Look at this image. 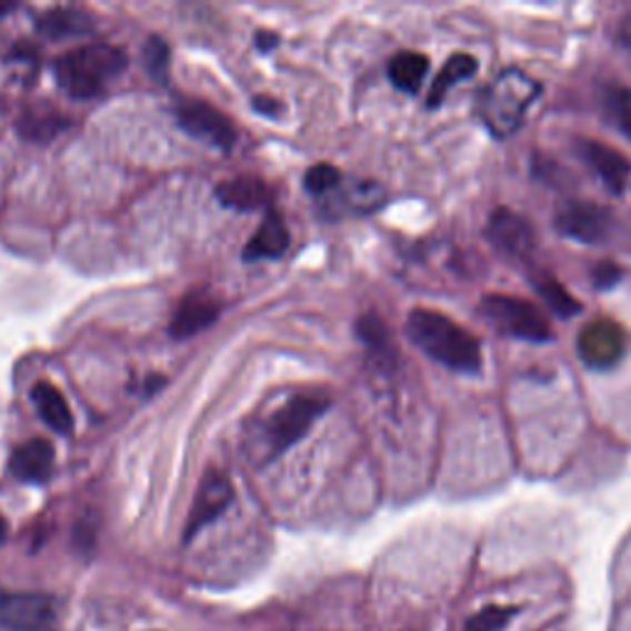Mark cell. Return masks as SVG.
I'll return each mask as SVG.
<instances>
[{"instance_id":"cell-32","label":"cell","mask_w":631,"mask_h":631,"mask_svg":"<svg viewBox=\"0 0 631 631\" xmlns=\"http://www.w3.org/2000/svg\"><path fill=\"white\" fill-rule=\"evenodd\" d=\"M3 538H6V521L0 518V540H3Z\"/></svg>"},{"instance_id":"cell-29","label":"cell","mask_w":631,"mask_h":631,"mask_svg":"<svg viewBox=\"0 0 631 631\" xmlns=\"http://www.w3.org/2000/svg\"><path fill=\"white\" fill-rule=\"evenodd\" d=\"M617 42H619V48H622L629 54V60H631V13H627L622 18V22H619Z\"/></svg>"},{"instance_id":"cell-8","label":"cell","mask_w":631,"mask_h":631,"mask_svg":"<svg viewBox=\"0 0 631 631\" xmlns=\"http://www.w3.org/2000/svg\"><path fill=\"white\" fill-rule=\"evenodd\" d=\"M54 619V600L42 592H13L0 588V629L42 631Z\"/></svg>"},{"instance_id":"cell-10","label":"cell","mask_w":631,"mask_h":631,"mask_svg":"<svg viewBox=\"0 0 631 631\" xmlns=\"http://www.w3.org/2000/svg\"><path fill=\"white\" fill-rule=\"evenodd\" d=\"M178 123L193 137L218 146L220 151H230L237 139L232 121L216 107L202 104V101H183L178 107Z\"/></svg>"},{"instance_id":"cell-21","label":"cell","mask_w":631,"mask_h":631,"mask_svg":"<svg viewBox=\"0 0 631 631\" xmlns=\"http://www.w3.org/2000/svg\"><path fill=\"white\" fill-rule=\"evenodd\" d=\"M38 28L44 36H50L54 40L62 38H74V36H87L92 30V18L87 13H79L74 8H58L48 10V13L40 16Z\"/></svg>"},{"instance_id":"cell-4","label":"cell","mask_w":631,"mask_h":631,"mask_svg":"<svg viewBox=\"0 0 631 631\" xmlns=\"http://www.w3.org/2000/svg\"><path fill=\"white\" fill-rule=\"evenodd\" d=\"M479 313L487 319L495 331L515 338L525 343H550L552 325L535 303L509 297V294H487L479 301Z\"/></svg>"},{"instance_id":"cell-31","label":"cell","mask_w":631,"mask_h":631,"mask_svg":"<svg viewBox=\"0 0 631 631\" xmlns=\"http://www.w3.org/2000/svg\"><path fill=\"white\" fill-rule=\"evenodd\" d=\"M277 44V36H272V32H259L257 36V48L259 50H272Z\"/></svg>"},{"instance_id":"cell-26","label":"cell","mask_w":631,"mask_h":631,"mask_svg":"<svg viewBox=\"0 0 631 631\" xmlns=\"http://www.w3.org/2000/svg\"><path fill=\"white\" fill-rule=\"evenodd\" d=\"M338 183H341V173H338V168L329 166V163H319L313 166L311 171L303 178V186L309 188V193L313 196H323L333 190Z\"/></svg>"},{"instance_id":"cell-12","label":"cell","mask_w":631,"mask_h":631,"mask_svg":"<svg viewBox=\"0 0 631 631\" xmlns=\"http://www.w3.org/2000/svg\"><path fill=\"white\" fill-rule=\"evenodd\" d=\"M574 149H578L580 161L600 178V183L610 190L612 196H624V190L629 186L631 166L622 153L612 149V146L592 139H580L574 143Z\"/></svg>"},{"instance_id":"cell-23","label":"cell","mask_w":631,"mask_h":631,"mask_svg":"<svg viewBox=\"0 0 631 631\" xmlns=\"http://www.w3.org/2000/svg\"><path fill=\"white\" fill-rule=\"evenodd\" d=\"M604 111L614 127L631 141V87H607Z\"/></svg>"},{"instance_id":"cell-30","label":"cell","mask_w":631,"mask_h":631,"mask_svg":"<svg viewBox=\"0 0 631 631\" xmlns=\"http://www.w3.org/2000/svg\"><path fill=\"white\" fill-rule=\"evenodd\" d=\"M254 109L262 111V114H277L279 104H277V101H269V97H257Z\"/></svg>"},{"instance_id":"cell-24","label":"cell","mask_w":631,"mask_h":631,"mask_svg":"<svg viewBox=\"0 0 631 631\" xmlns=\"http://www.w3.org/2000/svg\"><path fill=\"white\" fill-rule=\"evenodd\" d=\"M64 127V117L52 114V111H48V114H26L18 123L20 133L28 141H52Z\"/></svg>"},{"instance_id":"cell-16","label":"cell","mask_w":631,"mask_h":631,"mask_svg":"<svg viewBox=\"0 0 631 631\" xmlns=\"http://www.w3.org/2000/svg\"><path fill=\"white\" fill-rule=\"evenodd\" d=\"M289 247V230L284 220H281L277 212H269L264 222L259 224V230L244 247V259H277L287 252Z\"/></svg>"},{"instance_id":"cell-9","label":"cell","mask_w":631,"mask_h":631,"mask_svg":"<svg viewBox=\"0 0 631 631\" xmlns=\"http://www.w3.org/2000/svg\"><path fill=\"white\" fill-rule=\"evenodd\" d=\"M483 234H487V240L495 247V250L505 257L518 259V262L531 259L535 250L533 224L528 222L521 212H515L511 208L493 210Z\"/></svg>"},{"instance_id":"cell-5","label":"cell","mask_w":631,"mask_h":631,"mask_svg":"<svg viewBox=\"0 0 631 631\" xmlns=\"http://www.w3.org/2000/svg\"><path fill=\"white\" fill-rule=\"evenodd\" d=\"M325 410H329V400L321 398V394H299V398H291L284 408L277 410L264 427L269 459L279 457L301 442Z\"/></svg>"},{"instance_id":"cell-17","label":"cell","mask_w":631,"mask_h":631,"mask_svg":"<svg viewBox=\"0 0 631 631\" xmlns=\"http://www.w3.org/2000/svg\"><path fill=\"white\" fill-rule=\"evenodd\" d=\"M216 198L224 208L257 210L267 206L269 188L257 178H232V180H222V183L216 188Z\"/></svg>"},{"instance_id":"cell-27","label":"cell","mask_w":631,"mask_h":631,"mask_svg":"<svg viewBox=\"0 0 631 631\" xmlns=\"http://www.w3.org/2000/svg\"><path fill=\"white\" fill-rule=\"evenodd\" d=\"M143 58H146V67H149L156 77H163L168 70V58H171V52H168L163 40L151 38L143 48Z\"/></svg>"},{"instance_id":"cell-33","label":"cell","mask_w":631,"mask_h":631,"mask_svg":"<svg viewBox=\"0 0 631 631\" xmlns=\"http://www.w3.org/2000/svg\"><path fill=\"white\" fill-rule=\"evenodd\" d=\"M42 631H52V629H42Z\"/></svg>"},{"instance_id":"cell-7","label":"cell","mask_w":631,"mask_h":631,"mask_svg":"<svg viewBox=\"0 0 631 631\" xmlns=\"http://www.w3.org/2000/svg\"><path fill=\"white\" fill-rule=\"evenodd\" d=\"M555 228L568 240L582 244H604L612 237V210L588 200H570L555 212Z\"/></svg>"},{"instance_id":"cell-15","label":"cell","mask_w":631,"mask_h":631,"mask_svg":"<svg viewBox=\"0 0 631 631\" xmlns=\"http://www.w3.org/2000/svg\"><path fill=\"white\" fill-rule=\"evenodd\" d=\"M32 404H36L38 414L42 417V422L54 430L58 434H70L74 427V417L70 404H67L64 394L52 385V382H38L30 392Z\"/></svg>"},{"instance_id":"cell-13","label":"cell","mask_w":631,"mask_h":631,"mask_svg":"<svg viewBox=\"0 0 631 631\" xmlns=\"http://www.w3.org/2000/svg\"><path fill=\"white\" fill-rule=\"evenodd\" d=\"M218 316H220V301L216 297L208 294V291H188L176 309V316L171 321V333L173 338H178V341L180 338H190L216 323Z\"/></svg>"},{"instance_id":"cell-3","label":"cell","mask_w":631,"mask_h":631,"mask_svg":"<svg viewBox=\"0 0 631 631\" xmlns=\"http://www.w3.org/2000/svg\"><path fill=\"white\" fill-rule=\"evenodd\" d=\"M123 67H127V58L119 48L94 42L62 54L54 62V79L64 94L92 99L104 92L109 79L117 77Z\"/></svg>"},{"instance_id":"cell-28","label":"cell","mask_w":631,"mask_h":631,"mask_svg":"<svg viewBox=\"0 0 631 631\" xmlns=\"http://www.w3.org/2000/svg\"><path fill=\"white\" fill-rule=\"evenodd\" d=\"M622 279H624V269L619 267L617 262H600V264H594V269H592V284H594V289H600V291L614 289Z\"/></svg>"},{"instance_id":"cell-14","label":"cell","mask_w":631,"mask_h":631,"mask_svg":"<svg viewBox=\"0 0 631 631\" xmlns=\"http://www.w3.org/2000/svg\"><path fill=\"white\" fill-rule=\"evenodd\" d=\"M54 469V449L48 439H30L20 444L10 457V471L13 477L26 483H44L52 477Z\"/></svg>"},{"instance_id":"cell-18","label":"cell","mask_w":631,"mask_h":631,"mask_svg":"<svg viewBox=\"0 0 631 631\" xmlns=\"http://www.w3.org/2000/svg\"><path fill=\"white\" fill-rule=\"evenodd\" d=\"M477 70H479L477 58H471V54H467V52L452 54V58L444 62L442 70H439L437 77H434L430 97H427V107L434 109V107L442 104V101L447 99V94L452 92L457 84L467 82L469 77L477 74Z\"/></svg>"},{"instance_id":"cell-25","label":"cell","mask_w":631,"mask_h":631,"mask_svg":"<svg viewBox=\"0 0 631 631\" xmlns=\"http://www.w3.org/2000/svg\"><path fill=\"white\" fill-rule=\"evenodd\" d=\"M513 614H515L513 607H499V604L487 607V610H481L469 619L464 631H503L509 627Z\"/></svg>"},{"instance_id":"cell-11","label":"cell","mask_w":631,"mask_h":631,"mask_svg":"<svg viewBox=\"0 0 631 631\" xmlns=\"http://www.w3.org/2000/svg\"><path fill=\"white\" fill-rule=\"evenodd\" d=\"M232 501V481L228 473L218 469L206 471V477L200 481V489L196 493L193 511H190L188 525H186V540L196 538L202 528L216 521V518L228 509Z\"/></svg>"},{"instance_id":"cell-6","label":"cell","mask_w":631,"mask_h":631,"mask_svg":"<svg viewBox=\"0 0 631 631\" xmlns=\"http://www.w3.org/2000/svg\"><path fill=\"white\" fill-rule=\"evenodd\" d=\"M574 348H578L580 360L590 370L607 373V370H612L622 363L629 341L624 329L617 321L594 319L582 325L578 341H574Z\"/></svg>"},{"instance_id":"cell-1","label":"cell","mask_w":631,"mask_h":631,"mask_svg":"<svg viewBox=\"0 0 631 631\" xmlns=\"http://www.w3.org/2000/svg\"><path fill=\"white\" fill-rule=\"evenodd\" d=\"M410 341L420 351L437 360L454 373L479 375L483 365L481 343L473 338L464 325L449 319L442 311L434 309H412L404 323Z\"/></svg>"},{"instance_id":"cell-20","label":"cell","mask_w":631,"mask_h":631,"mask_svg":"<svg viewBox=\"0 0 631 631\" xmlns=\"http://www.w3.org/2000/svg\"><path fill=\"white\" fill-rule=\"evenodd\" d=\"M531 287L538 291V297L545 301V307L558 316V319H572L574 313L582 311V303L574 299L570 291L560 284V281L548 272H533Z\"/></svg>"},{"instance_id":"cell-2","label":"cell","mask_w":631,"mask_h":631,"mask_svg":"<svg viewBox=\"0 0 631 631\" xmlns=\"http://www.w3.org/2000/svg\"><path fill=\"white\" fill-rule=\"evenodd\" d=\"M540 92H543V87L538 79L518 70V67H509L479 94L477 119L493 139H509L523 127L528 109L533 107Z\"/></svg>"},{"instance_id":"cell-19","label":"cell","mask_w":631,"mask_h":631,"mask_svg":"<svg viewBox=\"0 0 631 631\" xmlns=\"http://www.w3.org/2000/svg\"><path fill=\"white\" fill-rule=\"evenodd\" d=\"M427 72H430V60L422 52H398L388 64L390 82L404 94H417L424 82Z\"/></svg>"},{"instance_id":"cell-22","label":"cell","mask_w":631,"mask_h":631,"mask_svg":"<svg viewBox=\"0 0 631 631\" xmlns=\"http://www.w3.org/2000/svg\"><path fill=\"white\" fill-rule=\"evenodd\" d=\"M358 335H360V341L365 343L368 353L378 358L380 363L392 365L394 360H398V348H394L392 343L388 325L382 323L375 313H368L358 321Z\"/></svg>"}]
</instances>
